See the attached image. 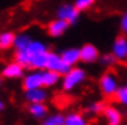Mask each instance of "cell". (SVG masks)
Returning <instances> with one entry per match:
<instances>
[{"label":"cell","instance_id":"cell-1","mask_svg":"<svg viewBox=\"0 0 127 125\" xmlns=\"http://www.w3.org/2000/svg\"><path fill=\"white\" fill-rule=\"evenodd\" d=\"M84 80H86V72H84L82 67H75V66H73L66 74H64L62 89L65 91V92H69V91L75 89L76 87H79Z\"/></svg>","mask_w":127,"mask_h":125},{"label":"cell","instance_id":"cell-2","mask_svg":"<svg viewBox=\"0 0 127 125\" xmlns=\"http://www.w3.org/2000/svg\"><path fill=\"white\" fill-rule=\"evenodd\" d=\"M46 69L48 70H54V72L60 73L61 76L66 74L70 69H72V66H69L68 63H65L62 61L60 54L57 52H53V51H48V55H47V66H46Z\"/></svg>","mask_w":127,"mask_h":125},{"label":"cell","instance_id":"cell-3","mask_svg":"<svg viewBox=\"0 0 127 125\" xmlns=\"http://www.w3.org/2000/svg\"><path fill=\"white\" fill-rule=\"evenodd\" d=\"M99 88L105 96H115L116 91L119 89V83L116 76L111 72L105 73L99 80Z\"/></svg>","mask_w":127,"mask_h":125},{"label":"cell","instance_id":"cell-4","mask_svg":"<svg viewBox=\"0 0 127 125\" xmlns=\"http://www.w3.org/2000/svg\"><path fill=\"white\" fill-rule=\"evenodd\" d=\"M79 15L80 11L75 7V4H62L57 10V18L66 21L69 25L76 23L77 19H79Z\"/></svg>","mask_w":127,"mask_h":125},{"label":"cell","instance_id":"cell-5","mask_svg":"<svg viewBox=\"0 0 127 125\" xmlns=\"http://www.w3.org/2000/svg\"><path fill=\"white\" fill-rule=\"evenodd\" d=\"M112 54L116 56L118 61L127 59V37L126 36H119L115 39L112 44Z\"/></svg>","mask_w":127,"mask_h":125},{"label":"cell","instance_id":"cell-6","mask_svg":"<svg viewBox=\"0 0 127 125\" xmlns=\"http://www.w3.org/2000/svg\"><path fill=\"white\" fill-rule=\"evenodd\" d=\"M43 87V70H35L31 72L24 77V88L25 91L33 89V88Z\"/></svg>","mask_w":127,"mask_h":125},{"label":"cell","instance_id":"cell-7","mask_svg":"<svg viewBox=\"0 0 127 125\" xmlns=\"http://www.w3.org/2000/svg\"><path fill=\"white\" fill-rule=\"evenodd\" d=\"M98 58H99V51L94 44L87 43L80 48V61L82 62L93 63L95 61H98Z\"/></svg>","mask_w":127,"mask_h":125},{"label":"cell","instance_id":"cell-8","mask_svg":"<svg viewBox=\"0 0 127 125\" xmlns=\"http://www.w3.org/2000/svg\"><path fill=\"white\" fill-rule=\"evenodd\" d=\"M69 28V23L64 19H60V18H55L54 21H51L47 26V33L51 36V37H60L62 36L65 32L68 30Z\"/></svg>","mask_w":127,"mask_h":125},{"label":"cell","instance_id":"cell-9","mask_svg":"<svg viewBox=\"0 0 127 125\" xmlns=\"http://www.w3.org/2000/svg\"><path fill=\"white\" fill-rule=\"evenodd\" d=\"M24 66H21L18 62H11V63H7L6 66L3 67L1 70V76L6 78H19L24 76Z\"/></svg>","mask_w":127,"mask_h":125},{"label":"cell","instance_id":"cell-10","mask_svg":"<svg viewBox=\"0 0 127 125\" xmlns=\"http://www.w3.org/2000/svg\"><path fill=\"white\" fill-rule=\"evenodd\" d=\"M62 61L65 63H68L69 66H76L77 63L80 62V48H75V47H70L64 50L60 54Z\"/></svg>","mask_w":127,"mask_h":125},{"label":"cell","instance_id":"cell-11","mask_svg":"<svg viewBox=\"0 0 127 125\" xmlns=\"http://www.w3.org/2000/svg\"><path fill=\"white\" fill-rule=\"evenodd\" d=\"M25 98L31 103H43L47 99V92L43 88H33V89H28L25 94Z\"/></svg>","mask_w":127,"mask_h":125},{"label":"cell","instance_id":"cell-12","mask_svg":"<svg viewBox=\"0 0 127 125\" xmlns=\"http://www.w3.org/2000/svg\"><path fill=\"white\" fill-rule=\"evenodd\" d=\"M104 116L106 118V122L108 125H120L122 122V114L116 107H112V106H105L104 109Z\"/></svg>","mask_w":127,"mask_h":125},{"label":"cell","instance_id":"cell-13","mask_svg":"<svg viewBox=\"0 0 127 125\" xmlns=\"http://www.w3.org/2000/svg\"><path fill=\"white\" fill-rule=\"evenodd\" d=\"M47 52H41L37 55H32L31 58V67H33L35 70H44L47 66Z\"/></svg>","mask_w":127,"mask_h":125},{"label":"cell","instance_id":"cell-14","mask_svg":"<svg viewBox=\"0 0 127 125\" xmlns=\"http://www.w3.org/2000/svg\"><path fill=\"white\" fill-rule=\"evenodd\" d=\"M61 80V74L54 70H48L46 69L43 72V85L44 87H53V85L58 84Z\"/></svg>","mask_w":127,"mask_h":125},{"label":"cell","instance_id":"cell-15","mask_svg":"<svg viewBox=\"0 0 127 125\" xmlns=\"http://www.w3.org/2000/svg\"><path fill=\"white\" fill-rule=\"evenodd\" d=\"M15 33L13 32H3L0 33V50H8L10 47H14L15 41Z\"/></svg>","mask_w":127,"mask_h":125},{"label":"cell","instance_id":"cell-16","mask_svg":"<svg viewBox=\"0 0 127 125\" xmlns=\"http://www.w3.org/2000/svg\"><path fill=\"white\" fill-rule=\"evenodd\" d=\"M31 55H37V54H41V52H47L48 48H47V44L41 40H32V43L29 44V47L26 48Z\"/></svg>","mask_w":127,"mask_h":125},{"label":"cell","instance_id":"cell-17","mask_svg":"<svg viewBox=\"0 0 127 125\" xmlns=\"http://www.w3.org/2000/svg\"><path fill=\"white\" fill-rule=\"evenodd\" d=\"M33 39L28 35V33H21V35L15 36V41H14V48L15 50H26L29 47V44L32 43Z\"/></svg>","mask_w":127,"mask_h":125},{"label":"cell","instance_id":"cell-18","mask_svg":"<svg viewBox=\"0 0 127 125\" xmlns=\"http://www.w3.org/2000/svg\"><path fill=\"white\" fill-rule=\"evenodd\" d=\"M15 62H18L24 67H31V58L32 55L26 50H15Z\"/></svg>","mask_w":127,"mask_h":125},{"label":"cell","instance_id":"cell-19","mask_svg":"<svg viewBox=\"0 0 127 125\" xmlns=\"http://www.w3.org/2000/svg\"><path fill=\"white\" fill-rule=\"evenodd\" d=\"M29 113L35 118H44L47 116V107L43 103H31L29 106Z\"/></svg>","mask_w":127,"mask_h":125},{"label":"cell","instance_id":"cell-20","mask_svg":"<svg viewBox=\"0 0 127 125\" xmlns=\"http://www.w3.org/2000/svg\"><path fill=\"white\" fill-rule=\"evenodd\" d=\"M65 125H87L86 120L79 113H70L65 117Z\"/></svg>","mask_w":127,"mask_h":125},{"label":"cell","instance_id":"cell-21","mask_svg":"<svg viewBox=\"0 0 127 125\" xmlns=\"http://www.w3.org/2000/svg\"><path fill=\"white\" fill-rule=\"evenodd\" d=\"M116 56L113 55V54H104V55L99 56V62H101V65L106 66V67H109V66H113L115 63H116Z\"/></svg>","mask_w":127,"mask_h":125},{"label":"cell","instance_id":"cell-22","mask_svg":"<svg viewBox=\"0 0 127 125\" xmlns=\"http://www.w3.org/2000/svg\"><path fill=\"white\" fill-rule=\"evenodd\" d=\"M115 98H116V100H118L119 103L127 106V85L119 87V89L116 91V94H115Z\"/></svg>","mask_w":127,"mask_h":125},{"label":"cell","instance_id":"cell-23","mask_svg":"<svg viewBox=\"0 0 127 125\" xmlns=\"http://www.w3.org/2000/svg\"><path fill=\"white\" fill-rule=\"evenodd\" d=\"M95 3V0H75V7H76L79 11H84V10H89L93 7V4Z\"/></svg>","mask_w":127,"mask_h":125},{"label":"cell","instance_id":"cell-24","mask_svg":"<svg viewBox=\"0 0 127 125\" xmlns=\"http://www.w3.org/2000/svg\"><path fill=\"white\" fill-rule=\"evenodd\" d=\"M105 109V104L102 102H95V103H91L89 106V111L93 113V114H98V113H102Z\"/></svg>","mask_w":127,"mask_h":125},{"label":"cell","instance_id":"cell-25","mask_svg":"<svg viewBox=\"0 0 127 125\" xmlns=\"http://www.w3.org/2000/svg\"><path fill=\"white\" fill-rule=\"evenodd\" d=\"M120 29L123 33L127 35V13L123 14V17L120 18Z\"/></svg>","mask_w":127,"mask_h":125},{"label":"cell","instance_id":"cell-26","mask_svg":"<svg viewBox=\"0 0 127 125\" xmlns=\"http://www.w3.org/2000/svg\"><path fill=\"white\" fill-rule=\"evenodd\" d=\"M53 120H54L55 125H65V117L61 116V114H57V116H53Z\"/></svg>","mask_w":127,"mask_h":125},{"label":"cell","instance_id":"cell-27","mask_svg":"<svg viewBox=\"0 0 127 125\" xmlns=\"http://www.w3.org/2000/svg\"><path fill=\"white\" fill-rule=\"evenodd\" d=\"M41 125H55V122H54V120H53V117H50V118H47Z\"/></svg>","mask_w":127,"mask_h":125},{"label":"cell","instance_id":"cell-28","mask_svg":"<svg viewBox=\"0 0 127 125\" xmlns=\"http://www.w3.org/2000/svg\"><path fill=\"white\" fill-rule=\"evenodd\" d=\"M4 109V103H3V102H1V100H0V111H1V110H3Z\"/></svg>","mask_w":127,"mask_h":125},{"label":"cell","instance_id":"cell-29","mask_svg":"<svg viewBox=\"0 0 127 125\" xmlns=\"http://www.w3.org/2000/svg\"><path fill=\"white\" fill-rule=\"evenodd\" d=\"M0 87H1V76H0Z\"/></svg>","mask_w":127,"mask_h":125},{"label":"cell","instance_id":"cell-30","mask_svg":"<svg viewBox=\"0 0 127 125\" xmlns=\"http://www.w3.org/2000/svg\"><path fill=\"white\" fill-rule=\"evenodd\" d=\"M126 61H127V59H126Z\"/></svg>","mask_w":127,"mask_h":125}]
</instances>
